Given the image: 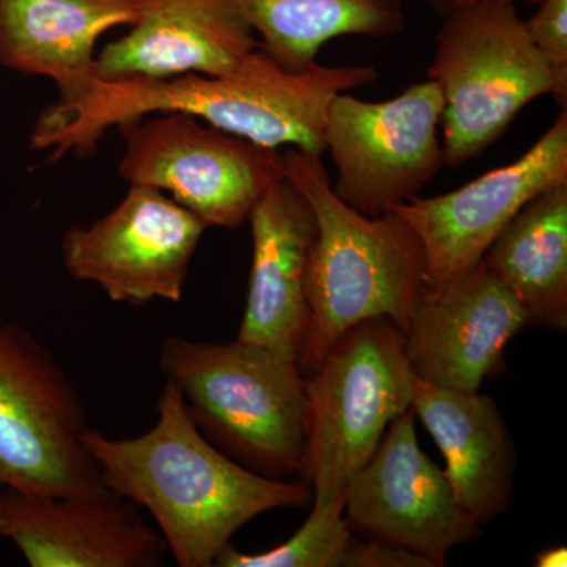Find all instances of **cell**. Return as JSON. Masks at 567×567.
Segmentation results:
<instances>
[{"instance_id":"obj_1","label":"cell","mask_w":567,"mask_h":567,"mask_svg":"<svg viewBox=\"0 0 567 567\" xmlns=\"http://www.w3.org/2000/svg\"><path fill=\"white\" fill-rule=\"evenodd\" d=\"M379 80L372 65L284 69L262 48L223 76L182 74L158 81H102L71 102L52 104L35 123L31 145L51 151V162L66 152L92 155L103 134L118 123L156 114L185 112L215 128L264 145L324 153V126L339 93Z\"/></svg>"},{"instance_id":"obj_2","label":"cell","mask_w":567,"mask_h":567,"mask_svg":"<svg viewBox=\"0 0 567 567\" xmlns=\"http://www.w3.org/2000/svg\"><path fill=\"white\" fill-rule=\"evenodd\" d=\"M158 421L134 439L82 435L107 491L144 507L181 567H210L252 518L312 499L311 486L257 475L212 445L166 382Z\"/></svg>"},{"instance_id":"obj_3","label":"cell","mask_w":567,"mask_h":567,"mask_svg":"<svg viewBox=\"0 0 567 567\" xmlns=\"http://www.w3.org/2000/svg\"><path fill=\"white\" fill-rule=\"evenodd\" d=\"M281 158L284 175L311 205L317 224L297 361L309 375L353 324L386 317L405 331L423 290L425 254L415 230L394 212L372 218L342 203L322 156L286 148Z\"/></svg>"},{"instance_id":"obj_4","label":"cell","mask_w":567,"mask_h":567,"mask_svg":"<svg viewBox=\"0 0 567 567\" xmlns=\"http://www.w3.org/2000/svg\"><path fill=\"white\" fill-rule=\"evenodd\" d=\"M159 369L200 434L226 456L257 475L305 477L308 399L295 361L238 339L169 336Z\"/></svg>"},{"instance_id":"obj_5","label":"cell","mask_w":567,"mask_h":567,"mask_svg":"<svg viewBox=\"0 0 567 567\" xmlns=\"http://www.w3.org/2000/svg\"><path fill=\"white\" fill-rule=\"evenodd\" d=\"M416 380L405 333L386 317L353 324L305 375V480L312 505L346 498L350 477L372 456L388 425L412 409Z\"/></svg>"},{"instance_id":"obj_6","label":"cell","mask_w":567,"mask_h":567,"mask_svg":"<svg viewBox=\"0 0 567 567\" xmlns=\"http://www.w3.org/2000/svg\"><path fill=\"white\" fill-rule=\"evenodd\" d=\"M442 18L427 80L445 99L443 156L456 171L502 140L533 100L554 95L555 84L516 2L484 0Z\"/></svg>"},{"instance_id":"obj_7","label":"cell","mask_w":567,"mask_h":567,"mask_svg":"<svg viewBox=\"0 0 567 567\" xmlns=\"http://www.w3.org/2000/svg\"><path fill=\"white\" fill-rule=\"evenodd\" d=\"M80 390L50 349L17 323H0V488L33 496L107 491L84 445Z\"/></svg>"},{"instance_id":"obj_8","label":"cell","mask_w":567,"mask_h":567,"mask_svg":"<svg viewBox=\"0 0 567 567\" xmlns=\"http://www.w3.org/2000/svg\"><path fill=\"white\" fill-rule=\"evenodd\" d=\"M117 130L125 141L123 181L169 193L208 227L244 226L264 194L286 178L281 152L185 112H156Z\"/></svg>"},{"instance_id":"obj_9","label":"cell","mask_w":567,"mask_h":567,"mask_svg":"<svg viewBox=\"0 0 567 567\" xmlns=\"http://www.w3.org/2000/svg\"><path fill=\"white\" fill-rule=\"evenodd\" d=\"M443 110L442 89L432 80L386 102L339 93L324 126V152L338 171L336 196L372 218L415 199L445 167Z\"/></svg>"},{"instance_id":"obj_10","label":"cell","mask_w":567,"mask_h":567,"mask_svg":"<svg viewBox=\"0 0 567 567\" xmlns=\"http://www.w3.org/2000/svg\"><path fill=\"white\" fill-rule=\"evenodd\" d=\"M207 224L173 197L130 185L117 207L62 240L66 271L96 284L114 303H178Z\"/></svg>"},{"instance_id":"obj_11","label":"cell","mask_w":567,"mask_h":567,"mask_svg":"<svg viewBox=\"0 0 567 567\" xmlns=\"http://www.w3.org/2000/svg\"><path fill=\"white\" fill-rule=\"evenodd\" d=\"M416 415L391 421L372 456L346 488L344 516L352 532L415 551L432 567L481 535L458 509L450 481L420 447Z\"/></svg>"},{"instance_id":"obj_12","label":"cell","mask_w":567,"mask_h":567,"mask_svg":"<svg viewBox=\"0 0 567 567\" xmlns=\"http://www.w3.org/2000/svg\"><path fill=\"white\" fill-rule=\"evenodd\" d=\"M567 181V111L516 162L442 196L394 208L420 237L423 292L435 293L480 262L499 230L537 193Z\"/></svg>"},{"instance_id":"obj_13","label":"cell","mask_w":567,"mask_h":567,"mask_svg":"<svg viewBox=\"0 0 567 567\" xmlns=\"http://www.w3.org/2000/svg\"><path fill=\"white\" fill-rule=\"evenodd\" d=\"M525 327L516 297L481 259L439 292L421 290L404 333L417 379L477 391L499 374L507 342Z\"/></svg>"},{"instance_id":"obj_14","label":"cell","mask_w":567,"mask_h":567,"mask_svg":"<svg viewBox=\"0 0 567 567\" xmlns=\"http://www.w3.org/2000/svg\"><path fill=\"white\" fill-rule=\"evenodd\" d=\"M0 524L32 567H159L169 555L162 533L112 492L33 496L0 488Z\"/></svg>"},{"instance_id":"obj_15","label":"cell","mask_w":567,"mask_h":567,"mask_svg":"<svg viewBox=\"0 0 567 567\" xmlns=\"http://www.w3.org/2000/svg\"><path fill=\"white\" fill-rule=\"evenodd\" d=\"M132 31L96 54L102 81L223 76L259 48L237 0H137Z\"/></svg>"},{"instance_id":"obj_16","label":"cell","mask_w":567,"mask_h":567,"mask_svg":"<svg viewBox=\"0 0 567 567\" xmlns=\"http://www.w3.org/2000/svg\"><path fill=\"white\" fill-rule=\"evenodd\" d=\"M252 264L238 341L298 361L308 320L306 274L317 234L315 212L284 178L249 215Z\"/></svg>"},{"instance_id":"obj_17","label":"cell","mask_w":567,"mask_h":567,"mask_svg":"<svg viewBox=\"0 0 567 567\" xmlns=\"http://www.w3.org/2000/svg\"><path fill=\"white\" fill-rule=\"evenodd\" d=\"M412 409L445 457L462 514L477 527L502 516L513 499L517 451L494 399L417 379Z\"/></svg>"},{"instance_id":"obj_18","label":"cell","mask_w":567,"mask_h":567,"mask_svg":"<svg viewBox=\"0 0 567 567\" xmlns=\"http://www.w3.org/2000/svg\"><path fill=\"white\" fill-rule=\"evenodd\" d=\"M140 17L137 0H0V66L50 78L71 102L96 80L100 37Z\"/></svg>"},{"instance_id":"obj_19","label":"cell","mask_w":567,"mask_h":567,"mask_svg":"<svg viewBox=\"0 0 567 567\" xmlns=\"http://www.w3.org/2000/svg\"><path fill=\"white\" fill-rule=\"evenodd\" d=\"M484 264L516 297L529 327L567 330V181L528 200L499 230Z\"/></svg>"},{"instance_id":"obj_20","label":"cell","mask_w":567,"mask_h":567,"mask_svg":"<svg viewBox=\"0 0 567 567\" xmlns=\"http://www.w3.org/2000/svg\"><path fill=\"white\" fill-rule=\"evenodd\" d=\"M259 47L286 70L315 65L328 41L385 40L405 28L404 0H237Z\"/></svg>"},{"instance_id":"obj_21","label":"cell","mask_w":567,"mask_h":567,"mask_svg":"<svg viewBox=\"0 0 567 567\" xmlns=\"http://www.w3.org/2000/svg\"><path fill=\"white\" fill-rule=\"evenodd\" d=\"M346 498L312 505L303 527L281 546L262 554H244L226 546L215 559L218 567H341L352 528L344 516Z\"/></svg>"},{"instance_id":"obj_22","label":"cell","mask_w":567,"mask_h":567,"mask_svg":"<svg viewBox=\"0 0 567 567\" xmlns=\"http://www.w3.org/2000/svg\"><path fill=\"white\" fill-rule=\"evenodd\" d=\"M536 50L554 78V99L561 107L567 104V0H540L536 13L524 21Z\"/></svg>"},{"instance_id":"obj_23","label":"cell","mask_w":567,"mask_h":567,"mask_svg":"<svg viewBox=\"0 0 567 567\" xmlns=\"http://www.w3.org/2000/svg\"><path fill=\"white\" fill-rule=\"evenodd\" d=\"M341 567H432L427 559L386 540H350Z\"/></svg>"},{"instance_id":"obj_24","label":"cell","mask_w":567,"mask_h":567,"mask_svg":"<svg viewBox=\"0 0 567 567\" xmlns=\"http://www.w3.org/2000/svg\"><path fill=\"white\" fill-rule=\"evenodd\" d=\"M476 2H484V0H429L436 13L442 14V17L458 9V7L472 6ZM502 2H517V0H502ZM522 2L528 3V6H537L540 0H522Z\"/></svg>"},{"instance_id":"obj_25","label":"cell","mask_w":567,"mask_h":567,"mask_svg":"<svg viewBox=\"0 0 567 567\" xmlns=\"http://www.w3.org/2000/svg\"><path fill=\"white\" fill-rule=\"evenodd\" d=\"M537 567H565L567 566V548L565 546L547 548L540 551L536 558Z\"/></svg>"},{"instance_id":"obj_26","label":"cell","mask_w":567,"mask_h":567,"mask_svg":"<svg viewBox=\"0 0 567 567\" xmlns=\"http://www.w3.org/2000/svg\"><path fill=\"white\" fill-rule=\"evenodd\" d=\"M0 537H2V524H0Z\"/></svg>"}]
</instances>
